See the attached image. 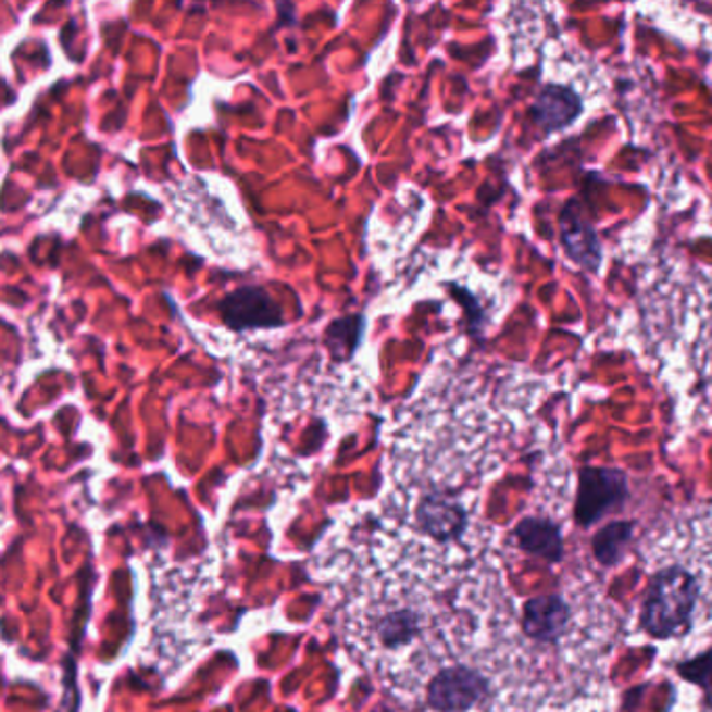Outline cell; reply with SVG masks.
Wrapping results in <instances>:
<instances>
[{
  "label": "cell",
  "instance_id": "cell-7",
  "mask_svg": "<svg viewBox=\"0 0 712 712\" xmlns=\"http://www.w3.org/2000/svg\"><path fill=\"white\" fill-rule=\"evenodd\" d=\"M514 546L523 554L546 560L548 564H560L566 555L562 525L550 516H525L512 528Z\"/></svg>",
  "mask_w": 712,
  "mask_h": 712
},
{
  "label": "cell",
  "instance_id": "cell-6",
  "mask_svg": "<svg viewBox=\"0 0 712 712\" xmlns=\"http://www.w3.org/2000/svg\"><path fill=\"white\" fill-rule=\"evenodd\" d=\"M220 312L228 326L245 328H274L283 326V310L262 287H242L230 292L222 303Z\"/></svg>",
  "mask_w": 712,
  "mask_h": 712
},
{
  "label": "cell",
  "instance_id": "cell-4",
  "mask_svg": "<svg viewBox=\"0 0 712 712\" xmlns=\"http://www.w3.org/2000/svg\"><path fill=\"white\" fill-rule=\"evenodd\" d=\"M469 510L446 491L423 494L412 512V527L433 544H460L469 530Z\"/></svg>",
  "mask_w": 712,
  "mask_h": 712
},
{
  "label": "cell",
  "instance_id": "cell-11",
  "mask_svg": "<svg viewBox=\"0 0 712 712\" xmlns=\"http://www.w3.org/2000/svg\"><path fill=\"white\" fill-rule=\"evenodd\" d=\"M675 671L684 682L698 687L704 694V704L712 711V648L696 657L679 660L675 664Z\"/></svg>",
  "mask_w": 712,
  "mask_h": 712
},
{
  "label": "cell",
  "instance_id": "cell-3",
  "mask_svg": "<svg viewBox=\"0 0 712 712\" xmlns=\"http://www.w3.org/2000/svg\"><path fill=\"white\" fill-rule=\"evenodd\" d=\"M629 500V476L621 469L583 466L577 476L573 521L580 528L596 527Z\"/></svg>",
  "mask_w": 712,
  "mask_h": 712
},
{
  "label": "cell",
  "instance_id": "cell-5",
  "mask_svg": "<svg viewBox=\"0 0 712 712\" xmlns=\"http://www.w3.org/2000/svg\"><path fill=\"white\" fill-rule=\"evenodd\" d=\"M573 608L562 594L530 596L521 608V632L535 644H558L571 625Z\"/></svg>",
  "mask_w": 712,
  "mask_h": 712
},
{
  "label": "cell",
  "instance_id": "cell-8",
  "mask_svg": "<svg viewBox=\"0 0 712 712\" xmlns=\"http://www.w3.org/2000/svg\"><path fill=\"white\" fill-rule=\"evenodd\" d=\"M580 111L583 103L571 88L548 84L530 105V117L544 133L552 134L575 124Z\"/></svg>",
  "mask_w": 712,
  "mask_h": 712
},
{
  "label": "cell",
  "instance_id": "cell-2",
  "mask_svg": "<svg viewBox=\"0 0 712 712\" xmlns=\"http://www.w3.org/2000/svg\"><path fill=\"white\" fill-rule=\"evenodd\" d=\"M494 696L491 679L466 662L439 666L424 684V707L430 712H473Z\"/></svg>",
  "mask_w": 712,
  "mask_h": 712
},
{
  "label": "cell",
  "instance_id": "cell-9",
  "mask_svg": "<svg viewBox=\"0 0 712 712\" xmlns=\"http://www.w3.org/2000/svg\"><path fill=\"white\" fill-rule=\"evenodd\" d=\"M573 208L575 203H569L560 215V240L573 262L587 270H598V265L602 262L598 235L594 226L587 220H583V215L575 212Z\"/></svg>",
  "mask_w": 712,
  "mask_h": 712
},
{
  "label": "cell",
  "instance_id": "cell-1",
  "mask_svg": "<svg viewBox=\"0 0 712 712\" xmlns=\"http://www.w3.org/2000/svg\"><path fill=\"white\" fill-rule=\"evenodd\" d=\"M700 594V579L686 566H662L648 580L639 608V629L659 641L686 637L694 627Z\"/></svg>",
  "mask_w": 712,
  "mask_h": 712
},
{
  "label": "cell",
  "instance_id": "cell-10",
  "mask_svg": "<svg viewBox=\"0 0 712 712\" xmlns=\"http://www.w3.org/2000/svg\"><path fill=\"white\" fill-rule=\"evenodd\" d=\"M635 521H610L604 527L598 528L591 537V554L600 566L612 569L616 566L632 546L635 537Z\"/></svg>",
  "mask_w": 712,
  "mask_h": 712
}]
</instances>
